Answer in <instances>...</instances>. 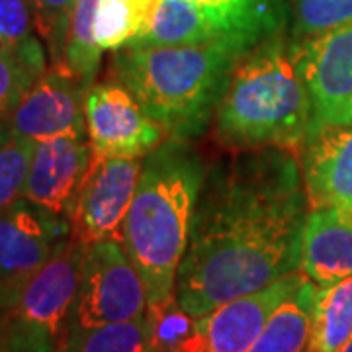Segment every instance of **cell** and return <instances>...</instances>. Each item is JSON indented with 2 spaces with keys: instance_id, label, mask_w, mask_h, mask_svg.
<instances>
[{
  "instance_id": "21",
  "label": "cell",
  "mask_w": 352,
  "mask_h": 352,
  "mask_svg": "<svg viewBox=\"0 0 352 352\" xmlns=\"http://www.w3.org/2000/svg\"><path fill=\"white\" fill-rule=\"evenodd\" d=\"M98 0H76L67 45L63 69L82 88H90L96 80L102 63V50L94 38V12Z\"/></svg>"
},
{
  "instance_id": "4",
  "label": "cell",
  "mask_w": 352,
  "mask_h": 352,
  "mask_svg": "<svg viewBox=\"0 0 352 352\" xmlns=\"http://www.w3.org/2000/svg\"><path fill=\"white\" fill-rule=\"evenodd\" d=\"M311 122V98L284 32L264 39L237 63L214 118L215 138L231 151L300 149Z\"/></svg>"
},
{
  "instance_id": "17",
  "label": "cell",
  "mask_w": 352,
  "mask_h": 352,
  "mask_svg": "<svg viewBox=\"0 0 352 352\" xmlns=\"http://www.w3.org/2000/svg\"><path fill=\"white\" fill-rule=\"evenodd\" d=\"M212 43L233 45L219 36V32L208 20V16L190 0H159L147 24L139 30L138 36L127 45L164 47V45H212Z\"/></svg>"
},
{
  "instance_id": "26",
  "label": "cell",
  "mask_w": 352,
  "mask_h": 352,
  "mask_svg": "<svg viewBox=\"0 0 352 352\" xmlns=\"http://www.w3.org/2000/svg\"><path fill=\"white\" fill-rule=\"evenodd\" d=\"M147 317L151 325L153 352H175L196 325V317L182 309L176 296L163 303L149 305Z\"/></svg>"
},
{
  "instance_id": "8",
  "label": "cell",
  "mask_w": 352,
  "mask_h": 352,
  "mask_svg": "<svg viewBox=\"0 0 352 352\" xmlns=\"http://www.w3.org/2000/svg\"><path fill=\"white\" fill-rule=\"evenodd\" d=\"M289 43L311 98V127L346 124L352 108V22Z\"/></svg>"
},
{
  "instance_id": "31",
  "label": "cell",
  "mask_w": 352,
  "mask_h": 352,
  "mask_svg": "<svg viewBox=\"0 0 352 352\" xmlns=\"http://www.w3.org/2000/svg\"><path fill=\"white\" fill-rule=\"evenodd\" d=\"M349 122H352V108L351 112H349V118H346V124H349Z\"/></svg>"
},
{
  "instance_id": "23",
  "label": "cell",
  "mask_w": 352,
  "mask_h": 352,
  "mask_svg": "<svg viewBox=\"0 0 352 352\" xmlns=\"http://www.w3.org/2000/svg\"><path fill=\"white\" fill-rule=\"evenodd\" d=\"M36 25L25 0H0V45L20 55L38 73L47 71V51L36 36Z\"/></svg>"
},
{
  "instance_id": "20",
  "label": "cell",
  "mask_w": 352,
  "mask_h": 352,
  "mask_svg": "<svg viewBox=\"0 0 352 352\" xmlns=\"http://www.w3.org/2000/svg\"><path fill=\"white\" fill-rule=\"evenodd\" d=\"M57 352H153L147 314L131 321L67 329Z\"/></svg>"
},
{
  "instance_id": "3",
  "label": "cell",
  "mask_w": 352,
  "mask_h": 352,
  "mask_svg": "<svg viewBox=\"0 0 352 352\" xmlns=\"http://www.w3.org/2000/svg\"><path fill=\"white\" fill-rule=\"evenodd\" d=\"M249 51L212 45H124L113 51L110 73L166 138L194 139L212 126L231 75Z\"/></svg>"
},
{
  "instance_id": "18",
  "label": "cell",
  "mask_w": 352,
  "mask_h": 352,
  "mask_svg": "<svg viewBox=\"0 0 352 352\" xmlns=\"http://www.w3.org/2000/svg\"><path fill=\"white\" fill-rule=\"evenodd\" d=\"M315 286L305 276L302 286L274 309L249 352H305L311 335Z\"/></svg>"
},
{
  "instance_id": "16",
  "label": "cell",
  "mask_w": 352,
  "mask_h": 352,
  "mask_svg": "<svg viewBox=\"0 0 352 352\" xmlns=\"http://www.w3.org/2000/svg\"><path fill=\"white\" fill-rule=\"evenodd\" d=\"M214 24L219 36L251 51L264 39L284 32L289 18L288 0H190Z\"/></svg>"
},
{
  "instance_id": "1",
  "label": "cell",
  "mask_w": 352,
  "mask_h": 352,
  "mask_svg": "<svg viewBox=\"0 0 352 352\" xmlns=\"http://www.w3.org/2000/svg\"><path fill=\"white\" fill-rule=\"evenodd\" d=\"M298 149L231 151L208 166L176 300L192 317L300 270L307 217Z\"/></svg>"
},
{
  "instance_id": "13",
  "label": "cell",
  "mask_w": 352,
  "mask_h": 352,
  "mask_svg": "<svg viewBox=\"0 0 352 352\" xmlns=\"http://www.w3.org/2000/svg\"><path fill=\"white\" fill-rule=\"evenodd\" d=\"M92 161L88 138H53L34 147L22 198L71 221Z\"/></svg>"
},
{
  "instance_id": "30",
  "label": "cell",
  "mask_w": 352,
  "mask_h": 352,
  "mask_svg": "<svg viewBox=\"0 0 352 352\" xmlns=\"http://www.w3.org/2000/svg\"><path fill=\"white\" fill-rule=\"evenodd\" d=\"M337 352H352V339L349 340L346 344H342V346H340V349Z\"/></svg>"
},
{
  "instance_id": "27",
  "label": "cell",
  "mask_w": 352,
  "mask_h": 352,
  "mask_svg": "<svg viewBox=\"0 0 352 352\" xmlns=\"http://www.w3.org/2000/svg\"><path fill=\"white\" fill-rule=\"evenodd\" d=\"M34 147L36 143L16 135L0 147V212L22 198Z\"/></svg>"
},
{
  "instance_id": "22",
  "label": "cell",
  "mask_w": 352,
  "mask_h": 352,
  "mask_svg": "<svg viewBox=\"0 0 352 352\" xmlns=\"http://www.w3.org/2000/svg\"><path fill=\"white\" fill-rule=\"evenodd\" d=\"M159 0H98L94 12V38L102 50L127 45L147 24Z\"/></svg>"
},
{
  "instance_id": "19",
  "label": "cell",
  "mask_w": 352,
  "mask_h": 352,
  "mask_svg": "<svg viewBox=\"0 0 352 352\" xmlns=\"http://www.w3.org/2000/svg\"><path fill=\"white\" fill-rule=\"evenodd\" d=\"M352 339V276L317 286L305 352H337Z\"/></svg>"
},
{
  "instance_id": "12",
  "label": "cell",
  "mask_w": 352,
  "mask_h": 352,
  "mask_svg": "<svg viewBox=\"0 0 352 352\" xmlns=\"http://www.w3.org/2000/svg\"><path fill=\"white\" fill-rule=\"evenodd\" d=\"M87 92L65 69L47 67L8 118L12 135L32 143L63 135L88 138Z\"/></svg>"
},
{
  "instance_id": "2",
  "label": "cell",
  "mask_w": 352,
  "mask_h": 352,
  "mask_svg": "<svg viewBox=\"0 0 352 352\" xmlns=\"http://www.w3.org/2000/svg\"><path fill=\"white\" fill-rule=\"evenodd\" d=\"M206 175L208 164L190 139L166 138L143 157L122 245L145 282L149 305L176 296V276Z\"/></svg>"
},
{
  "instance_id": "9",
  "label": "cell",
  "mask_w": 352,
  "mask_h": 352,
  "mask_svg": "<svg viewBox=\"0 0 352 352\" xmlns=\"http://www.w3.org/2000/svg\"><path fill=\"white\" fill-rule=\"evenodd\" d=\"M85 118L92 153L100 157L141 159L166 139L163 127L120 82L88 88Z\"/></svg>"
},
{
  "instance_id": "6",
  "label": "cell",
  "mask_w": 352,
  "mask_h": 352,
  "mask_svg": "<svg viewBox=\"0 0 352 352\" xmlns=\"http://www.w3.org/2000/svg\"><path fill=\"white\" fill-rule=\"evenodd\" d=\"M149 298L143 278L122 241L85 245L80 282L67 329H90L131 321L147 314Z\"/></svg>"
},
{
  "instance_id": "28",
  "label": "cell",
  "mask_w": 352,
  "mask_h": 352,
  "mask_svg": "<svg viewBox=\"0 0 352 352\" xmlns=\"http://www.w3.org/2000/svg\"><path fill=\"white\" fill-rule=\"evenodd\" d=\"M41 73L14 51L0 45V118L8 120Z\"/></svg>"
},
{
  "instance_id": "15",
  "label": "cell",
  "mask_w": 352,
  "mask_h": 352,
  "mask_svg": "<svg viewBox=\"0 0 352 352\" xmlns=\"http://www.w3.org/2000/svg\"><path fill=\"white\" fill-rule=\"evenodd\" d=\"M300 270L315 286L352 276V215L333 208L307 212Z\"/></svg>"
},
{
  "instance_id": "25",
  "label": "cell",
  "mask_w": 352,
  "mask_h": 352,
  "mask_svg": "<svg viewBox=\"0 0 352 352\" xmlns=\"http://www.w3.org/2000/svg\"><path fill=\"white\" fill-rule=\"evenodd\" d=\"M76 0H25L39 39L43 41L51 67L63 69L65 45Z\"/></svg>"
},
{
  "instance_id": "5",
  "label": "cell",
  "mask_w": 352,
  "mask_h": 352,
  "mask_svg": "<svg viewBox=\"0 0 352 352\" xmlns=\"http://www.w3.org/2000/svg\"><path fill=\"white\" fill-rule=\"evenodd\" d=\"M85 245L73 235L0 303V352H57L78 292Z\"/></svg>"
},
{
  "instance_id": "24",
  "label": "cell",
  "mask_w": 352,
  "mask_h": 352,
  "mask_svg": "<svg viewBox=\"0 0 352 352\" xmlns=\"http://www.w3.org/2000/svg\"><path fill=\"white\" fill-rule=\"evenodd\" d=\"M289 41L315 38L352 22V0H289Z\"/></svg>"
},
{
  "instance_id": "14",
  "label": "cell",
  "mask_w": 352,
  "mask_h": 352,
  "mask_svg": "<svg viewBox=\"0 0 352 352\" xmlns=\"http://www.w3.org/2000/svg\"><path fill=\"white\" fill-rule=\"evenodd\" d=\"M298 155L309 208L352 215V122L311 127Z\"/></svg>"
},
{
  "instance_id": "10",
  "label": "cell",
  "mask_w": 352,
  "mask_h": 352,
  "mask_svg": "<svg viewBox=\"0 0 352 352\" xmlns=\"http://www.w3.org/2000/svg\"><path fill=\"white\" fill-rule=\"evenodd\" d=\"M141 161L92 153L71 217L73 237L82 245L122 241V227L138 190Z\"/></svg>"
},
{
  "instance_id": "7",
  "label": "cell",
  "mask_w": 352,
  "mask_h": 352,
  "mask_svg": "<svg viewBox=\"0 0 352 352\" xmlns=\"http://www.w3.org/2000/svg\"><path fill=\"white\" fill-rule=\"evenodd\" d=\"M73 235L67 217L20 198L0 212V303L50 261Z\"/></svg>"
},
{
  "instance_id": "29",
  "label": "cell",
  "mask_w": 352,
  "mask_h": 352,
  "mask_svg": "<svg viewBox=\"0 0 352 352\" xmlns=\"http://www.w3.org/2000/svg\"><path fill=\"white\" fill-rule=\"evenodd\" d=\"M12 138V131H10V124H8V120H4V118H0V147L8 141V139Z\"/></svg>"
},
{
  "instance_id": "11",
  "label": "cell",
  "mask_w": 352,
  "mask_h": 352,
  "mask_svg": "<svg viewBox=\"0 0 352 352\" xmlns=\"http://www.w3.org/2000/svg\"><path fill=\"white\" fill-rule=\"evenodd\" d=\"M302 270L270 286L221 303L196 319L194 331L175 352H249L280 303L302 286Z\"/></svg>"
}]
</instances>
